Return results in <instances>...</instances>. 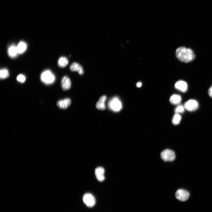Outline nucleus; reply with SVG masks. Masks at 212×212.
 <instances>
[{
  "label": "nucleus",
  "mask_w": 212,
  "mask_h": 212,
  "mask_svg": "<svg viewBox=\"0 0 212 212\" xmlns=\"http://www.w3.org/2000/svg\"><path fill=\"white\" fill-rule=\"evenodd\" d=\"M184 107L187 110L189 111L196 110L198 107V102L195 100H190L185 102Z\"/></svg>",
  "instance_id": "nucleus-7"
},
{
  "label": "nucleus",
  "mask_w": 212,
  "mask_h": 212,
  "mask_svg": "<svg viewBox=\"0 0 212 212\" xmlns=\"http://www.w3.org/2000/svg\"><path fill=\"white\" fill-rule=\"evenodd\" d=\"M16 47L18 54H21L26 51L27 44L24 42L21 41L18 43Z\"/></svg>",
  "instance_id": "nucleus-15"
},
{
  "label": "nucleus",
  "mask_w": 212,
  "mask_h": 212,
  "mask_svg": "<svg viewBox=\"0 0 212 212\" xmlns=\"http://www.w3.org/2000/svg\"><path fill=\"white\" fill-rule=\"evenodd\" d=\"M9 76V73L7 69L3 68L0 69V77L1 79H4L8 78Z\"/></svg>",
  "instance_id": "nucleus-18"
},
{
  "label": "nucleus",
  "mask_w": 212,
  "mask_h": 212,
  "mask_svg": "<svg viewBox=\"0 0 212 212\" xmlns=\"http://www.w3.org/2000/svg\"><path fill=\"white\" fill-rule=\"evenodd\" d=\"M16 80L19 82L23 83L25 81L26 77L23 74H20L17 76Z\"/></svg>",
  "instance_id": "nucleus-20"
},
{
  "label": "nucleus",
  "mask_w": 212,
  "mask_h": 212,
  "mask_svg": "<svg viewBox=\"0 0 212 212\" xmlns=\"http://www.w3.org/2000/svg\"><path fill=\"white\" fill-rule=\"evenodd\" d=\"M108 106L110 110L114 112H118L122 109V105L119 98L115 96L109 100Z\"/></svg>",
  "instance_id": "nucleus-3"
},
{
  "label": "nucleus",
  "mask_w": 212,
  "mask_h": 212,
  "mask_svg": "<svg viewBox=\"0 0 212 212\" xmlns=\"http://www.w3.org/2000/svg\"><path fill=\"white\" fill-rule=\"evenodd\" d=\"M208 93L209 96L212 98V85L209 89Z\"/></svg>",
  "instance_id": "nucleus-22"
},
{
  "label": "nucleus",
  "mask_w": 212,
  "mask_h": 212,
  "mask_svg": "<svg viewBox=\"0 0 212 212\" xmlns=\"http://www.w3.org/2000/svg\"><path fill=\"white\" fill-rule=\"evenodd\" d=\"M142 85V82H138L136 84V86L137 87H140Z\"/></svg>",
  "instance_id": "nucleus-23"
},
{
  "label": "nucleus",
  "mask_w": 212,
  "mask_h": 212,
  "mask_svg": "<svg viewBox=\"0 0 212 212\" xmlns=\"http://www.w3.org/2000/svg\"><path fill=\"white\" fill-rule=\"evenodd\" d=\"M7 52L9 56L12 58L16 57L18 54L17 47L14 44H11L9 47Z\"/></svg>",
  "instance_id": "nucleus-14"
},
{
  "label": "nucleus",
  "mask_w": 212,
  "mask_h": 212,
  "mask_svg": "<svg viewBox=\"0 0 212 212\" xmlns=\"http://www.w3.org/2000/svg\"><path fill=\"white\" fill-rule=\"evenodd\" d=\"M41 80L46 85L53 84L55 80L54 75L49 70H46L42 72L40 76Z\"/></svg>",
  "instance_id": "nucleus-2"
},
{
  "label": "nucleus",
  "mask_w": 212,
  "mask_h": 212,
  "mask_svg": "<svg viewBox=\"0 0 212 212\" xmlns=\"http://www.w3.org/2000/svg\"><path fill=\"white\" fill-rule=\"evenodd\" d=\"M176 57L180 61L188 63L193 61L195 55L193 51L191 49L185 47H180L175 52Z\"/></svg>",
  "instance_id": "nucleus-1"
},
{
  "label": "nucleus",
  "mask_w": 212,
  "mask_h": 212,
  "mask_svg": "<svg viewBox=\"0 0 212 212\" xmlns=\"http://www.w3.org/2000/svg\"><path fill=\"white\" fill-rule=\"evenodd\" d=\"M61 87L64 90L69 89L71 87V82L70 78L67 76L62 77L61 80Z\"/></svg>",
  "instance_id": "nucleus-8"
},
{
  "label": "nucleus",
  "mask_w": 212,
  "mask_h": 212,
  "mask_svg": "<svg viewBox=\"0 0 212 212\" xmlns=\"http://www.w3.org/2000/svg\"><path fill=\"white\" fill-rule=\"evenodd\" d=\"M104 169L102 167H98L95 169V175L97 179L99 181H102L104 180Z\"/></svg>",
  "instance_id": "nucleus-11"
},
{
  "label": "nucleus",
  "mask_w": 212,
  "mask_h": 212,
  "mask_svg": "<svg viewBox=\"0 0 212 212\" xmlns=\"http://www.w3.org/2000/svg\"><path fill=\"white\" fill-rule=\"evenodd\" d=\"M69 61L66 57L62 56L59 57L58 61V64L61 67H64L68 64Z\"/></svg>",
  "instance_id": "nucleus-17"
},
{
  "label": "nucleus",
  "mask_w": 212,
  "mask_h": 212,
  "mask_svg": "<svg viewBox=\"0 0 212 212\" xmlns=\"http://www.w3.org/2000/svg\"><path fill=\"white\" fill-rule=\"evenodd\" d=\"M71 103V100L70 99L66 98L58 101L57 102V105L59 108L64 109L68 108Z\"/></svg>",
  "instance_id": "nucleus-10"
},
{
  "label": "nucleus",
  "mask_w": 212,
  "mask_h": 212,
  "mask_svg": "<svg viewBox=\"0 0 212 212\" xmlns=\"http://www.w3.org/2000/svg\"><path fill=\"white\" fill-rule=\"evenodd\" d=\"M83 201L89 207H93L95 204L96 201L94 196L90 193H86L83 197Z\"/></svg>",
  "instance_id": "nucleus-5"
},
{
  "label": "nucleus",
  "mask_w": 212,
  "mask_h": 212,
  "mask_svg": "<svg viewBox=\"0 0 212 212\" xmlns=\"http://www.w3.org/2000/svg\"><path fill=\"white\" fill-rule=\"evenodd\" d=\"M181 118V116L179 114H176L173 117L172 122L174 125H178L180 123Z\"/></svg>",
  "instance_id": "nucleus-19"
},
{
  "label": "nucleus",
  "mask_w": 212,
  "mask_h": 212,
  "mask_svg": "<svg viewBox=\"0 0 212 212\" xmlns=\"http://www.w3.org/2000/svg\"><path fill=\"white\" fill-rule=\"evenodd\" d=\"M189 195V193L187 191L182 189H180L176 191L175 193V196L177 199L184 201L188 199Z\"/></svg>",
  "instance_id": "nucleus-6"
},
{
  "label": "nucleus",
  "mask_w": 212,
  "mask_h": 212,
  "mask_svg": "<svg viewBox=\"0 0 212 212\" xmlns=\"http://www.w3.org/2000/svg\"><path fill=\"white\" fill-rule=\"evenodd\" d=\"M69 69L73 72H77L80 75L83 74L84 70L82 67L78 63L74 62L72 63L69 66Z\"/></svg>",
  "instance_id": "nucleus-9"
},
{
  "label": "nucleus",
  "mask_w": 212,
  "mask_h": 212,
  "mask_svg": "<svg viewBox=\"0 0 212 212\" xmlns=\"http://www.w3.org/2000/svg\"><path fill=\"white\" fill-rule=\"evenodd\" d=\"M180 96L177 95H173L170 98V101L171 103L174 105L179 104L181 101Z\"/></svg>",
  "instance_id": "nucleus-16"
},
{
  "label": "nucleus",
  "mask_w": 212,
  "mask_h": 212,
  "mask_svg": "<svg viewBox=\"0 0 212 212\" xmlns=\"http://www.w3.org/2000/svg\"><path fill=\"white\" fill-rule=\"evenodd\" d=\"M175 87L176 89L183 92H186L187 90V84L183 81L177 82L175 84Z\"/></svg>",
  "instance_id": "nucleus-13"
},
{
  "label": "nucleus",
  "mask_w": 212,
  "mask_h": 212,
  "mask_svg": "<svg viewBox=\"0 0 212 212\" xmlns=\"http://www.w3.org/2000/svg\"><path fill=\"white\" fill-rule=\"evenodd\" d=\"M184 107L182 105H180L178 106L175 108V112L176 114L182 113L184 111Z\"/></svg>",
  "instance_id": "nucleus-21"
},
{
  "label": "nucleus",
  "mask_w": 212,
  "mask_h": 212,
  "mask_svg": "<svg viewBox=\"0 0 212 212\" xmlns=\"http://www.w3.org/2000/svg\"><path fill=\"white\" fill-rule=\"evenodd\" d=\"M107 99V97L105 95H103L99 98V100L97 102L96 104V107L98 110H104L105 109V102Z\"/></svg>",
  "instance_id": "nucleus-12"
},
{
  "label": "nucleus",
  "mask_w": 212,
  "mask_h": 212,
  "mask_svg": "<svg viewBox=\"0 0 212 212\" xmlns=\"http://www.w3.org/2000/svg\"><path fill=\"white\" fill-rule=\"evenodd\" d=\"M160 157L165 161H172L175 159V155L173 150L169 149H166L161 152Z\"/></svg>",
  "instance_id": "nucleus-4"
}]
</instances>
